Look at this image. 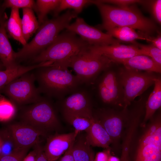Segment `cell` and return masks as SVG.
Instances as JSON below:
<instances>
[{
	"label": "cell",
	"instance_id": "6da1fadb",
	"mask_svg": "<svg viewBox=\"0 0 161 161\" xmlns=\"http://www.w3.org/2000/svg\"><path fill=\"white\" fill-rule=\"evenodd\" d=\"M98 7L102 19L99 26L107 30L117 27H127L137 29L146 35H150L157 31V27L151 19L144 16L134 4L120 7L93 0Z\"/></svg>",
	"mask_w": 161,
	"mask_h": 161
},
{
	"label": "cell",
	"instance_id": "7a4b0ae2",
	"mask_svg": "<svg viewBox=\"0 0 161 161\" xmlns=\"http://www.w3.org/2000/svg\"><path fill=\"white\" fill-rule=\"evenodd\" d=\"M34 73L41 93L50 98L59 100L79 89L83 84L80 79L72 73L68 68L52 65L40 67Z\"/></svg>",
	"mask_w": 161,
	"mask_h": 161
},
{
	"label": "cell",
	"instance_id": "3957f363",
	"mask_svg": "<svg viewBox=\"0 0 161 161\" xmlns=\"http://www.w3.org/2000/svg\"><path fill=\"white\" fill-rule=\"evenodd\" d=\"M73 10H68L61 15L50 20H46L41 25L34 38L18 52H15L18 63L32 58L50 45L62 30L66 29L71 21L77 17Z\"/></svg>",
	"mask_w": 161,
	"mask_h": 161
},
{
	"label": "cell",
	"instance_id": "277c9868",
	"mask_svg": "<svg viewBox=\"0 0 161 161\" xmlns=\"http://www.w3.org/2000/svg\"><path fill=\"white\" fill-rule=\"evenodd\" d=\"M89 45L75 34L67 30L59 34L50 45L32 58V62L35 64L49 62L52 65L66 66L72 57Z\"/></svg>",
	"mask_w": 161,
	"mask_h": 161
},
{
	"label": "cell",
	"instance_id": "5b68a950",
	"mask_svg": "<svg viewBox=\"0 0 161 161\" xmlns=\"http://www.w3.org/2000/svg\"><path fill=\"white\" fill-rule=\"evenodd\" d=\"M88 47L73 56L66 65L73 69L83 84H87L92 83L100 73L113 63L106 57L91 52Z\"/></svg>",
	"mask_w": 161,
	"mask_h": 161
},
{
	"label": "cell",
	"instance_id": "8992f818",
	"mask_svg": "<svg viewBox=\"0 0 161 161\" xmlns=\"http://www.w3.org/2000/svg\"><path fill=\"white\" fill-rule=\"evenodd\" d=\"M22 122L46 133L59 126V122L54 108L46 97L32 103L25 109L21 116Z\"/></svg>",
	"mask_w": 161,
	"mask_h": 161
},
{
	"label": "cell",
	"instance_id": "52a82bcc",
	"mask_svg": "<svg viewBox=\"0 0 161 161\" xmlns=\"http://www.w3.org/2000/svg\"><path fill=\"white\" fill-rule=\"evenodd\" d=\"M117 72L123 88L125 108L153 84L157 77L153 72H143L124 67L119 69Z\"/></svg>",
	"mask_w": 161,
	"mask_h": 161
},
{
	"label": "cell",
	"instance_id": "ba28073f",
	"mask_svg": "<svg viewBox=\"0 0 161 161\" xmlns=\"http://www.w3.org/2000/svg\"><path fill=\"white\" fill-rule=\"evenodd\" d=\"M30 72L13 80L0 91L7 96L14 105L32 104L43 97L39 89L35 85L34 74Z\"/></svg>",
	"mask_w": 161,
	"mask_h": 161
},
{
	"label": "cell",
	"instance_id": "9c48e42d",
	"mask_svg": "<svg viewBox=\"0 0 161 161\" xmlns=\"http://www.w3.org/2000/svg\"><path fill=\"white\" fill-rule=\"evenodd\" d=\"M135 161H161L160 113L155 118L141 137Z\"/></svg>",
	"mask_w": 161,
	"mask_h": 161
},
{
	"label": "cell",
	"instance_id": "30bf717a",
	"mask_svg": "<svg viewBox=\"0 0 161 161\" xmlns=\"http://www.w3.org/2000/svg\"><path fill=\"white\" fill-rule=\"evenodd\" d=\"M109 68L104 71L99 80V96L105 103L123 106L124 90L117 72Z\"/></svg>",
	"mask_w": 161,
	"mask_h": 161
},
{
	"label": "cell",
	"instance_id": "8fae6325",
	"mask_svg": "<svg viewBox=\"0 0 161 161\" xmlns=\"http://www.w3.org/2000/svg\"><path fill=\"white\" fill-rule=\"evenodd\" d=\"M66 29L78 35L82 40L90 46L109 45L122 42L100 30L88 25L80 18H77L75 21L69 24Z\"/></svg>",
	"mask_w": 161,
	"mask_h": 161
},
{
	"label": "cell",
	"instance_id": "7c38bea8",
	"mask_svg": "<svg viewBox=\"0 0 161 161\" xmlns=\"http://www.w3.org/2000/svg\"><path fill=\"white\" fill-rule=\"evenodd\" d=\"M62 113L71 114L89 119L93 118L90 95L79 88L60 100Z\"/></svg>",
	"mask_w": 161,
	"mask_h": 161
},
{
	"label": "cell",
	"instance_id": "4fadbf2b",
	"mask_svg": "<svg viewBox=\"0 0 161 161\" xmlns=\"http://www.w3.org/2000/svg\"><path fill=\"white\" fill-rule=\"evenodd\" d=\"M16 149L29 148L39 144L41 138L45 133L25 123L13 124L9 127L8 131Z\"/></svg>",
	"mask_w": 161,
	"mask_h": 161
},
{
	"label": "cell",
	"instance_id": "5bb4252c",
	"mask_svg": "<svg viewBox=\"0 0 161 161\" xmlns=\"http://www.w3.org/2000/svg\"><path fill=\"white\" fill-rule=\"evenodd\" d=\"M126 108L118 112L111 109H100L93 112L94 119L99 122L110 136L112 140L119 137L122 130L123 120L128 115Z\"/></svg>",
	"mask_w": 161,
	"mask_h": 161
},
{
	"label": "cell",
	"instance_id": "9a60e30c",
	"mask_svg": "<svg viewBox=\"0 0 161 161\" xmlns=\"http://www.w3.org/2000/svg\"><path fill=\"white\" fill-rule=\"evenodd\" d=\"M91 52L103 55L113 63H120L122 61L138 55H143L136 45H125L120 44L103 46L90 45Z\"/></svg>",
	"mask_w": 161,
	"mask_h": 161
},
{
	"label": "cell",
	"instance_id": "2e32d148",
	"mask_svg": "<svg viewBox=\"0 0 161 161\" xmlns=\"http://www.w3.org/2000/svg\"><path fill=\"white\" fill-rule=\"evenodd\" d=\"M76 137L74 131L66 134H56L48 137L43 148L48 160L55 161L58 159L69 148Z\"/></svg>",
	"mask_w": 161,
	"mask_h": 161
},
{
	"label": "cell",
	"instance_id": "e0dca14e",
	"mask_svg": "<svg viewBox=\"0 0 161 161\" xmlns=\"http://www.w3.org/2000/svg\"><path fill=\"white\" fill-rule=\"evenodd\" d=\"M6 18L4 16L0 26V60L5 69H9L14 68L19 64L7 34Z\"/></svg>",
	"mask_w": 161,
	"mask_h": 161
},
{
	"label": "cell",
	"instance_id": "ac0fdd59",
	"mask_svg": "<svg viewBox=\"0 0 161 161\" xmlns=\"http://www.w3.org/2000/svg\"><path fill=\"white\" fill-rule=\"evenodd\" d=\"M86 133L91 146L109 148L112 140L103 127L97 120L93 118L91 126Z\"/></svg>",
	"mask_w": 161,
	"mask_h": 161
},
{
	"label": "cell",
	"instance_id": "d6986e66",
	"mask_svg": "<svg viewBox=\"0 0 161 161\" xmlns=\"http://www.w3.org/2000/svg\"><path fill=\"white\" fill-rule=\"evenodd\" d=\"M120 63L127 69L159 73L161 72V66L150 57L144 55L135 56L124 60Z\"/></svg>",
	"mask_w": 161,
	"mask_h": 161
},
{
	"label": "cell",
	"instance_id": "ffe728a7",
	"mask_svg": "<svg viewBox=\"0 0 161 161\" xmlns=\"http://www.w3.org/2000/svg\"><path fill=\"white\" fill-rule=\"evenodd\" d=\"M106 33L122 42L130 43L134 44L137 39L146 40L148 35L141 32H137L135 30L129 27H115L107 30Z\"/></svg>",
	"mask_w": 161,
	"mask_h": 161
},
{
	"label": "cell",
	"instance_id": "44dd1931",
	"mask_svg": "<svg viewBox=\"0 0 161 161\" xmlns=\"http://www.w3.org/2000/svg\"><path fill=\"white\" fill-rule=\"evenodd\" d=\"M154 89L145 104V114L143 121L145 123L152 117L155 112L161 106V80L157 77L154 80Z\"/></svg>",
	"mask_w": 161,
	"mask_h": 161
},
{
	"label": "cell",
	"instance_id": "7402d4cb",
	"mask_svg": "<svg viewBox=\"0 0 161 161\" xmlns=\"http://www.w3.org/2000/svg\"><path fill=\"white\" fill-rule=\"evenodd\" d=\"M86 134L79 133L75 138L72 147V154L74 161H90L93 151Z\"/></svg>",
	"mask_w": 161,
	"mask_h": 161
},
{
	"label": "cell",
	"instance_id": "603a6c76",
	"mask_svg": "<svg viewBox=\"0 0 161 161\" xmlns=\"http://www.w3.org/2000/svg\"><path fill=\"white\" fill-rule=\"evenodd\" d=\"M21 26L23 37L27 42L40 27L33 10L29 8L22 9Z\"/></svg>",
	"mask_w": 161,
	"mask_h": 161
},
{
	"label": "cell",
	"instance_id": "cb8c5ba5",
	"mask_svg": "<svg viewBox=\"0 0 161 161\" xmlns=\"http://www.w3.org/2000/svg\"><path fill=\"white\" fill-rule=\"evenodd\" d=\"M6 28L10 35L15 40L18 41L23 46L27 42L22 35L21 19L19 16V9L12 8L10 17L6 22Z\"/></svg>",
	"mask_w": 161,
	"mask_h": 161
},
{
	"label": "cell",
	"instance_id": "d4e9b609",
	"mask_svg": "<svg viewBox=\"0 0 161 161\" xmlns=\"http://www.w3.org/2000/svg\"><path fill=\"white\" fill-rule=\"evenodd\" d=\"M60 1L59 0H36L35 11L38 14L40 26L46 20L47 14L52 11L54 12L57 8Z\"/></svg>",
	"mask_w": 161,
	"mask_h": 161
},
{
	"label": "cell",
	"instance_id": "484cf974",
	"mask_svg": "<svg viewBox=\"0 0 161 161\" xmlns=\"http://www.w3.org/2000/svg\"><path fill=\"white\" fill-rule=\"evenodd\" d=\"M62 114L66 120L74 128V132L76 136L81 131H85L86 132L89 129L93 119H90L69 113H63Z\"/></svg>",
	"mask_w": 161,
	"mask_h": 161
},
{
	"label": "cell",
	"instance_id": "4316f807",
	"mask_svg": "<svg viewBox=\"0 0 161 161\" xmlns=\"http://www.w3.org/2000/svg\"><path fill=\"white\" fill-rule=\"evenodd\" d=\"M93 0H61L57 8L54 11V16L56 17L61 11L67 9H70L77 14L80 13L83 8L87 5L92 4Z\"/></svg>",
	"mask_w": 161,
	"mask_h": 161
},
{
	"label": "cell",
	"instance_id": "83f0119b",
	"mask_svg": "<svg viewBox=\"0 0 161 161\" xmlns=\"http://www.w3.org/2000/svg\"><path fill=\"white\" fill-rule=\"evenodd\" d=\"M25 73L24 68L20 66H18L13 69L0 70V91L10 82Z\"/></svg>",
	"mask_w": 161,
	"mask_h": 161
},
{
	"label": "cell",
	"instance_id": "f1b7e54d",
	"mask_svg": "<svg viewBox=\"0 0 161 161\" xmlns=\"http://www.w3.org/2000/svg\"><path fill=\"white\" fill-rule=\"evenodd\" d=\"M150 13L153 18L161 24V0H140L139 3Z\"/></svg>",
	"mask_w": 161,
	"mask_h": 161
},
{
	"label": "cell",
	"instance_id": "f546056e",
	"mask_svg": "<svg viewBox=\"0 0 161 161\" xmlns=\"http://www.w3.org/2000/svg\"><path fill=\"white\" fill-rule=\"evenodd\" d=\"M0 97V121H6L15 115L16 109L14 105L3 97Z\"/></svg>",
	"mask_w": 161,
	"mask_h": 161
},
{
	"label": "cell",
	"instance_id": "4dcf8cb0",
	"mask_svg": "<svg viewBox=\"0 0 161 161\" xmlns=\"http://www.w3.org/2000/svg\"><path fill=\"white\" fill-rule=\"evenodd\" d=\"M134 44L138 47L143 55L150 57L159 65L161 66V50L151 44L144 45L136 42Z\"/></svg>",
	"mask_w": 161,
	"mask_h": 161
},
{
	"label": "cell",
	"instance_id": "1f68e13d",
	"mask_svg": "<svg viewBox=\"0 0 161 161\" xmlns=\"http://www.w3.org/2000/svg\"><path fill=\"white\" fill-rule=\"evenodd\" d=\"M2 7L3 9L7 8H29L35 11V2L32 0H6L2 4Z\"/></svg>",
	"mask_w": 161,
	"mask_h": 161
},
{
	"label": "cell",
	"instance_id": "d6a6232c",
	"mask_svg": "<svg viewBox=\"0 0 161 161\" xmlns=\"http://www.w3.org/2000/svg\"><path fill=\"white\" fill-rule=\"evenodd\" d=\"M30 148H19L11 153L0 157V161H22Z\"/></svg>",
	"mask_w": 161,
	"mask_h": 161
},
{
	"label": "cell",
	"instance_id": "836d02e7",
	"mask_svg": "<svg viewBox=\"0 0 161 161\" xmlns=\"http://www.w3.org/2000/svg\"><path fill=\"white\" fill-rule=\"evenodd\" d=\"M100 2L106 4H110L120 7H124L139 3L140 0H98Z\"/></svg>",
	"mask_w": 161,
	"mask_h": 161
},
{
	"label": "cell",
	"instance_id": "e575fe53",
	"mask_svg": "<svg viewBox=\"0 0 161 161\" xmlns=\"http://www.w3.org/2000/svg\"><path fill=\"white\" fill-rule=\"evenodd\" d=\"M130 145V143L128 142H125L123 143L120 161H129V152Z\"/></svg>",
	"mask_w": 161,
	"mask_h": 161
},
{
	"label": "cell",
	"instance_id": "d590c367",
	"mask_svg": "<svg viewBox=\"0 0 161 161\" xmlns=\"http://www.w3.org/2000/svg\"><path fill=\"white\" fill-rule=\"evenodd\" d=\"M146 41L157 48L161 50V35L159 34L156 37L148 35Z\"/></svg>",
	"mask_w": 161,
	"mask_h": 161
},
{
	"label": "cell",
	"instance_id": "8d00e7d4",
	"mask_svg": "<svg viewBox=\"0 0 161 161\" xmlns=\"http://www.w3.org/2000/svg\"><path fill=\"white\" fill-rule=\"evenodd\" d=\"M110 155L109 149L103 151L99 152L95 156L94 161H107L109 156Z\"/></svg>",
	"mask_w": 161,
	"mask_h": 161
},
{
	"label": "cell",
	"instance_id": "74e56055",
	"mask_svg": "<svg viewBox=\"0 0 161 161\" xmlns=\"http://www.w3.org/2000/svg\"><path fill=\"white\" fill-rule=\"evenodd\" d=\"M38 144L35 145V147L33 150L27 154L22 161H36Z\"/></svg>",
	"mask_w": 161,
	"mask_h": 161
},
{
	"label": "cell",
	"instance_id": "f35d334b",
	"mask_svg": "<svg viewBox=\"0 0 161 161\" xmlns=\"http://www.w3.org/2000/svg\"><path fill=\"white\" fill-rule=\"evenodd\" d=\"M74 141L72 143L69 148L65 152L59 161H74L72 152Z\"/></svg>",
	"mask_w": 161,
	"mask_h": 161
},
{
	"label": "cell",
	"instance_id": "ab89813d",
	"mask_svg": "<svg viewBox=\"0 0 161 161\" xmlns=\"http://www.w3.org/2000/svg\"><path fill=\"white\" fill-rule=\"evenodd\" d=\"M36 161H49L44 153L43 148L38 145V153Z\"/></svg>",
	"mask_w": 161,
	"mask_h": 161
},
{
	"label": "cell",
	"instance_id": "60d3db41",
	"mask_svg": "<svg viewBox=\"0 0 161 161\" xmlns=\"http://www.w3.org/2000/svg\"><path fill=\"white\" fill-rule=\"evenodd\" d=\"M107 161H120V159L116 157L110 155Z\"/></svg>",
	"mask_w": 161,
	"mask_h": 161
},
{
	"label": "cell",
	"instance_id": "b9f144b4",
	"mask_svg": "<svg viewBox=\"0 0 161 161\" xmlns=\"http://www.w3.org/2000/svg\"><path fill=\"white\" fill-rule=\"evenodd\" d=\"M2 147V138L1 133H0V157L1 156Z\"/></svg>",
	"mask_w": 161,
	"mask_h": 161
},
{
	"label": "cell",
	"instance_id": "7bdbcfd3",
	"mask_svg": "<svg viewBox=\"0 0 161 161\" xmlns=\"http://www.w3.org/2000/svg\"><path fill=\"white\" fill-rule=\"evenodd\" d=\"M3 9L2 7L1 8L0 7V26L2 18L4 16V15L3 14Z\"/></svg>",
	"mask_w": 161,
	"mask_h": 161
},
{
	"label": "cell",
	"instance_id": "ee69618b",
	"mask_svg": "<svg viewBox=\"0 0 161 161\" xmlns=\"http://www.w3.org/2000/svg\"><path fill=\"white\" fill-rule=\"evenodd\" d=\"M5 69H6L5 67L4 66L2 62L0 60V71L3 70Z\"/></svg>",
	"mask_w": 161,
	"mask_h": 161
},
{
	"label": "cell",
	"instance_id": "f6af8a7d",
	"mask_svg": "<svg viewBox=\"0 0 161 161\" xmlns=\"http://www.w3.org/2000/svg\"><path fill=\"white\" fill-rule=\"evenodd\" d=\"M95 156L94 153L92 151L91 153L90 161H94Z\"/></svg>",
	"mask_w": 161,
	"mask_h": 161
}]
</instances>
